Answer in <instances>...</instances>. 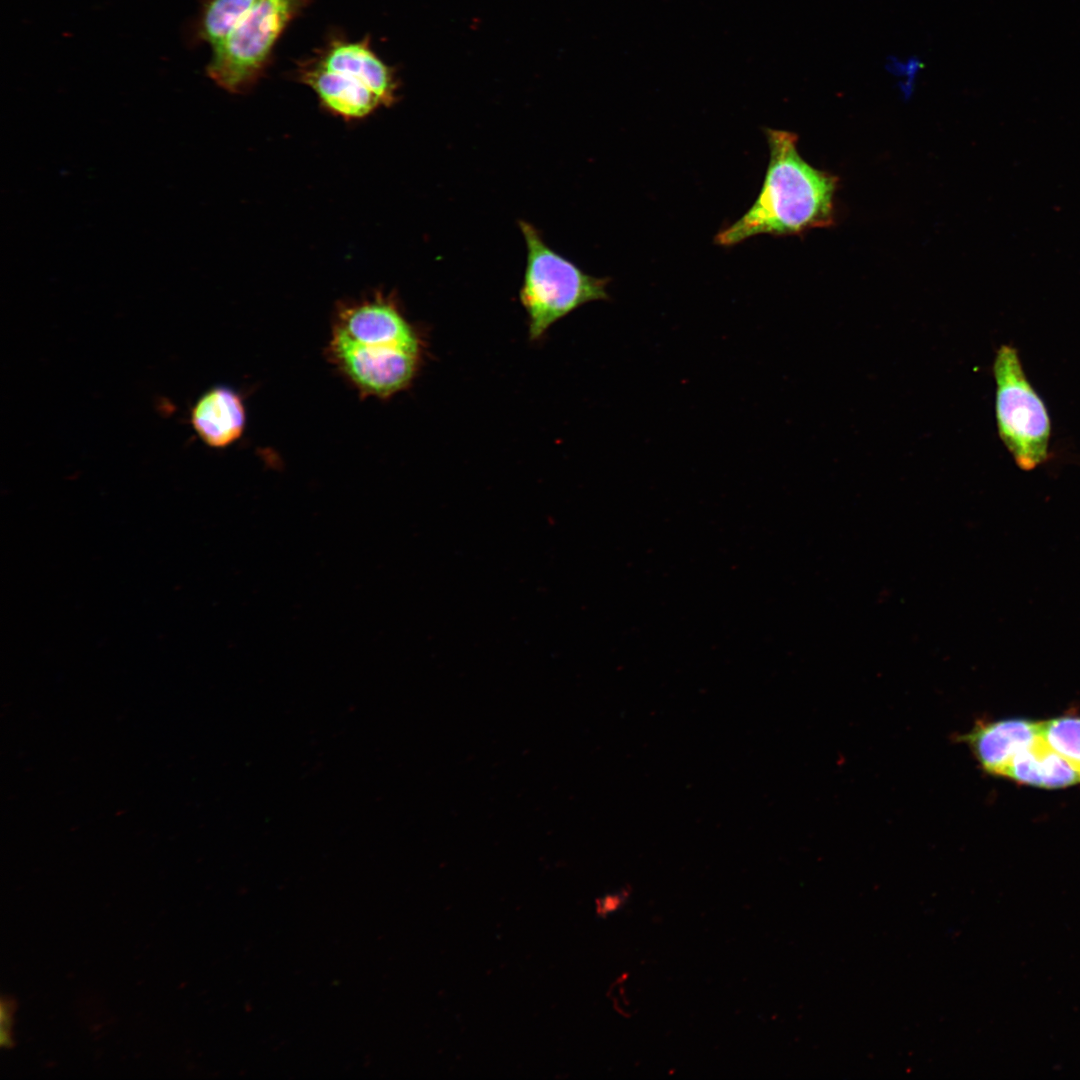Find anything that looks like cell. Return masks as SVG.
<instances>
[{"mask_svg": "<svg viewBox=\"0 0 1080 1080\" xmlns=\"http://www.w3.org/2000/svg\"><path fill=\"white\" fill-rule=\"evenodd\" d=\"M424 342L390 295L339 304L325 354L363 397L387 399L407 389L423 360Z\"/></svg>", "mask_w": 1080, "mask_h": 1080, "instance_id": "6da1fadb", "label": "cell"}, {"mask_svg": "<svg viewBox=\"0 0 1080 1080\" xmlns=\"http://www.w3.org/2000/svg\"><path fill=\"white\" fill-rule=\"evenodd\" d=\"M765 133L770 155L762 188L748 211L715 236L720 246H732L760 234L800 235L835 221L839 178L800 156L795 133L771 128Z\"/></svg>", "mask_w": 1080, "mask_h": 1080, "instance_id": "7a4b0ae2", "label": "cell"}, {"mask_svg": "<svg viewBox=\"0 0 1080 1080\" xmlns=\"http://www.w3.org/2000/svg\"><path fill=\"white\" fill-rule=\"evenodd\" d=\"M527 261L520 289V301L529 324V338L538 340L558 320L592 301L608 300V278L584 273L571 261L552 250L540 232L520 220Z\"/></svg>", "mask_w": 1080, "mask_h": 1080, "instance_id": "3957f363", "label": "cell"}, {"mask_svg": "<svg viewBox=\"0 0 1080 1080\" xmlns=\"http://www.w3.org/2000/svg\"><path fill=\"white\" fill-rule=\"evenodd\" d=\"M309 0H258L214 48L206 73L222 89L246 93L271 62L273 49Z\"/></svg>", "mask_w": 1080, "mask_h": 1080, "instance_id": "277c9868", "label": "cell"}, {"mask_svg": "<svg viewBox=\"0 0 1080 1080\" xmlns=\"http://www.w3.org/2000/svg\"><path fill=\"white\" fill-rule=\"evenodd\" d=\"M993 376L999 437L1020 469L1034 470L1048 458L1051 424L1046 406L1013 346L1005 344L998 349Z\"/></svg>", "mask_w": 1080, "mask_h": 1080, "instance_id": "5b68a950", "label": "cell"}, {"mask_svg": "<svg viewBox=\"0 0 1080 1080\" xmlns=\"http://www.w3.org/2000/svg\"><path fill=\"white\" fill-rule=\"evenodd\" d=\"M310 59L326 69L363 82L381 98L385 107L397 101L399 82L396 72L373 51L369 36L358 41L333 37Z\"/></svg>", "mask_w": 1080, "mask_h": 1080, "instance_id": "8992f818", "label": "cell"}, {"mask_svg": "<svg viewBox=\"0 0 1080 1080\" xmlns=\"http://www.w3.org/2000/svg\"><path fill=\"white\" fill-rule=\"evenodd\" d=\"M298 81L310 87L320 105L346 121L363 119L381 107V98L358 79L326 69L311 59L298 64Z\"/></svg>", "mask_w": 1080, "mask_h": 1080, "instance_id": "52a82bcc", "label": "cell"}, {"mask_svg": "<svg viewBox=\"0 0 1080 1080\" xmlns=\"http://www.w3.org/2000/svg\"><path fill=\"white\" fill-rule=\"evenodd\" d=\"M1039 734V722L1005 719L978 722L959 737L966 743L985 772L1003 776L1013 758L1030 746Z\"/></svg>", "mask_w": 1080, "mask_h": 1080, "instance_id": "ba28073f", "label": "cell"}, {"mask_svg": "<svg viewBox=\"0 0 1080 1080\" xmlns=\"http://www.w3.org/2000/svg\"><path fill=\"white\" fill-rule=\"evenodd\" d=\"M191 423L207 446L226 448L244 432L246 410L243 399L227 386L212 387L193 406Z\"/></svg>", "mask_w": 1080, "mask_h": 1080, "instance_id": "9c48e42d", "label": "cell"}, {"mask_svg": "<svg viewBox=\"0 0 1080 1080\" xmlns=\"http://www.w3.org/2000/svg\"><path fill=\"white\" fill-rule=\"evenodd\" d=\"M1003 776L1041 788H1062L1080 783V774L1048 745L1040 731L1033 743L1013 758Z\"/></svg>", "mask_w": 1080, "mask_h": 1080, "instance_id": "30bf717a", "label": "cell"}, {"mask_svg": "<svg viewBox=\"0 0 1080 1080\" xmlns=\"http://www.w3.org/2000/svg\"><path fill=\"white\" fill-rule=\"evenodd\" d=\"M258 0H203L194 25L195 39L217 46Z\"/></svg>", "mask_w": 1080, "mask_h": 1080, "instance_id": "8fae6325", "label": "cell"}, {"mask_svg": "<svg viewBox=\"0 0 1080 1080\" xmlns=\"http://www.w3.org/2000/svg\"><path fill=\"white\" fill-rule=\"evenodd\" d=\"M1039 731L1048 745L1080 774V717L1061 716L1039 722Z\"/></svg>", "mask_w": 1080, "mask_h": 1080, "instance_id": "7c38bea8", "label": "cell"}, {"mask_svg": "<svg viewBox=\"0 0 1080 1080\" xmlns=\"http://www.w3.org/2000/svg\"><path fill=\"white\" fill-rule=\"evenodd\" d=\"M14 1004L11 1000L2 999L0 1005V1044L3 1048H10L13 1045L11 1037L12 1028V1016H13Z\"/></svg>", "mask_w": 1080, "mask_h": 1080, "instance_id": "4fadbf2b", "label": "cell"}, {"mask_svg": "<svg viewBox=\"0 0 1080 1080\" xmlns=\"http://www.w3.org/2000/svg\"><path fill=\"white\" fill-rule=\"evenodd\" d=\"M626 896L627 893L625 891L609 895L602 900L599 910L604 913L614 911L615 909L617 910L625 901Z\"/></svg>", "mask_w": 1080, "mask_h": 1080, "instance_id": "5bb4252c", "label": "cell"}]
</instances>
